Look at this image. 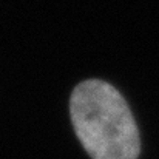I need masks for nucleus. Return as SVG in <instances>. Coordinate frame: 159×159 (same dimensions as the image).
<instances>
[{
    "label": "nucleus",
    "mask_w": 159,
    "mask_h": 159,
    "mask_svg": "<svg viewBox=\"0 0 159 159\" xmlns=\"http://www.w3.org/2000/svg\"><path fill=\"white\" fill-rule=\"evenodd\" d=\"M74 131L93 159H138L134 117L120 93L104 80L80 82L70 99Z\"/></svg>",
    "instance_id": "obj_1"
}]
</instances>
